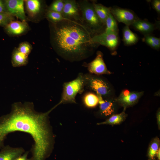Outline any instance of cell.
<instances>
[{
    "instance_id": "cell-28",
    "label": "cell",
    "mask_w": 160,
    "mask_h": 160,
    "mask_svg": "<svg viewBox=\"0 0 160 160\" xmlns=\"http://www.w3.org/2000/svg\"><path fill=\"white\" fill-rule=\"evenodd\" d=\"M17 49L20 52L28 56L31 51L32 47L29 42L24 41L21 43Z\"/></svg>"
},
{
    "instance_id": "cell-8",
    "label": "cell",
    "mask_w": 160,
    "mask_h": 160,
    "mask_svg": "<svg viewBox=\"0 0 160 160\" xmlns=\"http://www.w3.org/2000/svg\"><path fill=\"white\" fill-rule=\"evenodd\" d=\"M4 2L7 12L21 21H26L27 17L25 11L24 1L6 0Z\"/></svg>"
},
{
    "instance_id": "cell-2",
    "label": "cell",
    "mask_w": 160,
    "mask_h": 160,
    "mask_svg": "<svg viewBox=\"0 0 160 160\" xmlns=\"http://www.w3.org/2000/svg\"><path fill=\"white\" fill-rule=\"evenodd\" d=\"M51 44L56 52L70 61L81 60L90 56L98 45L92 41L94 36L83 24L65 20L49 22Z\"/></svg>"
},
{
    "instance_id": "cell-3",
    "label": "cell",
    "mask_w": 160,
    "mask_h": 160,
    "mask_svg": "<svg viewBox=\"0 0 160 160\" xmlns=\"http://www.w3.org/2000/svg\"><path fill=\"white\" fill-rule=\"evenodd\" d=\"M80 10L83 24L93 35L103 32L105 25L97 16L93 3L88 0L77 1Z\"/></svg>"
},
{
    "instance_id": "cell-24",
    "label": "cell",
    "mask_w": 160,
    "mask_h": 160,
    "mask_svg": "<svg viewBox=\"0 0 160 160\" xmlns=\"http://www.w3.org/2000/svg\"><path fill=\"white\" fill-rule=\"evenodd\" d=\"M46 17L50 22L56 23L65 20L61 14L47 9L45 15Z\"/></svg>"
},
{
    "instance_id": "cell-33",
    "label": "cell",
    "mask_w": 160,
    "mask_h": 160,
    "mask_svg": "<svg viewBox=\"0 0 160 160\" xmlns=\"http://www.w3.org/2000/svg\"><path fill=\"white\" fill-rule=\"evenodd\" d=\"M156 157L157 158V159H160V148L159 149L156 155Z\"/></svg>"
},
{
    "instance_id": "cell-29",
    "label": "cell",
    "mask_w": 160,
    "mask_h": 160,
    "mask_svg": "<svg viewBox=\"0 0 160 160\" xmlns=\"http://www.w3.org/2000/svg\"><path fill=\"white\" fill-rule=\"evenodd\" d=\"M152 6L153 8L158 13H160V0H154L152 1Z\"/></svg>"
},
{
    "instance_id": "cell-25",
    "label": "cell",
    "mask_w": 160,
    "mask_h": 160,
    "mask_svg": "<svg viewBox=\"0 0 160 160\" xmlns=\"http://www.w3.org/2000/svg\"><path fill=\"white\" fill-rule=\"evenodd\" d=\"M144 40L147 44L152 48L156 49L160 48V38L149 34L145 35Z\"/></svg>"
},
{
    "instance_id": "cell-31",
    "label": "cell",
    "mask_w": 160,
    "mask_h": 160,
    "mask_svg": "<svg viewBox=\"0 0 160 160\" xmlns=\"http://www.w3.org/2000/svg\"><path fill=\"white\" fill-rule=\"evenodd\" d=\"M6 12H7L4 1L0 0V13Z\"/></svg>"
},
{
    "instance_id": "cell-34",
    "label": "cell",
    "mask_w": 160,
    "mask_h": 160,
    "mask_svg": "<svg viewBox=\"0 0 160 160\" xmlns=\"http://www.w3.org/2000/svg\"><path fill=\"white\" fill-rule=\"evenodd\" d=\"M153 160H158V159H153Z\"/></svg>"
},
{
    "instance_id": "cell-27",
    "label": "cell",
    "mask_w": 160,
    "mask_h": 160,
    "mask_svg": "<svg viewBox=\"0 0 160 160\" xmlns=\"http://www.w3.org/2000/svg\"><path fill=\"white\" fill-rule=\"evenodd\" d=\"M14 18L7 12L0 13V26L4 28L11 21L14 20Z\"/></svg>"
},
{
    "instance_id": "cell-26",
    "label": "cell",
    "mask_w": 160,
    "mask_h": 160,
    "mask_svg": "<svg viewBox=\"0 0 160 160\" xmlns=\"http://www.w3.org/2000/svg\"><path fill=\"white\" fill-rule=\"evenodd\" d=\"M64 6L63 0L53 1L47 8V10L62 14Z\"/></svg>"
},
{
    "instance_id": "cell-9",
    "label": "cell",
    "mask_w": 160,
    "mask_h": 160,
    "mask_svg": "<svg viewBox=\"0 0 160 160\" xmlns=\"http://www.w3.org/2000/svg\"><path fill=\"white\" fill-rule=\"evenodd\" d=\"M25 9L28 16L33 19L45 15L47 9L44 1L39 0L24 1Z\"/></svg>"
},
{
    "instance_id": "cell-12",
    "label": "cell",
    "mask_w": 160,
    "mask_h": 160,
    "mask_svg": "<svg viewBox=\"0 0 160 160\" xmlns=\"http://www.w3.org/2000/svg\"><path fill=\"white\" fill-rule=\"evenodd\" d=\"M103 54L100 51L97 53L95 59L86 65L89 72L96 75L110 74L111 72L106 66L103 57Z\"/></svg>"
},
{
    "instance_id": "cell-23",
    "label": "cell",
    "mask_w": 160,
    "mask_h": 160,
    "mask_svg": "<svg viewBox=\"0 0 160 160\" xmlns=\"http://www.w3.org/2000/svg\"><path fill=\"white\" fill-rule=\"evenodd\" d=\"M160 140L158 137L154 138L151 142L147 152L148 160L155 159L157 153L160 148Z\"/></svg>"
},
{
    "instance_id": "cell-4",
    "label": "cell",
    "mask_w": 160,
    "mask_h": 160,
    "mask_svg": "<svg viewBox=\"0 0 160 160\" xmlns=\"http://www.w3.org/2000/svg\"><path fill=\"white\" fill-rule=\"evenodd\" d=\"M85 85L84 75L80 73L74 79L65 83L61 99L57 104L76 103V97L82 92Z\"/></svg>"
},
{
    "instance_id": "cell-15",
    "label": "cell",
    "mask_w": 160,
    "mask_h": 160,
    "mask_svg": "<svg viewBox=\"0 0 160 160\" xmlns=\"http://www.w3.org/2000/svg\"><path fill=\"white\" fill-rule=\"evenodd\" d=\"M1 149L0 160H14L25 152L22 147H13L9 145L4 146Z\"/></svg>"
},
{
    "instance_id": "cell-5",
    "label": "cell",
    "mask_w": 160,
    "mask_h": 160,
    "mask_svg": "<svg viewBox=\"0 0 160 160\" xmlns=\"http://www.w3.org/2000/svg\"><path fill=\"white\" fill-rule=\"evenodd\" d=\"M85 85L95 92L97 95L109 97L113 93L112 89L108 83L102 78L90 74L84 75Z\"/></svg>"
},
{
    "instance_id": "cell-17",
    "label": "cell",
    "mask_w": 160,
    "mask_h": 160,
    "mask_svg": "<svg viewBox=\"0 0 160 160\" xmlns=\"http://www.w3.org/2000/svg\"><path fill=\"white\" fill-rule=\"evenodd\" d=\"M11 62L14 67H19L27 65L28 62V56L19 51L15 48L12 53Z\"/></svg>"
},
{
    "instance_id": "cell-18",
    "label": "cell",
    "mask_w": 160,
    "mask_h": 160,
    "mask_svg": "<svg viewBox=\"0 0 160 160\" xmlns=\"http://www.w3.org/2000/svg\"><path fill=\"white\" fill-rule=\"evenodd\" d=\"M123 33V41L126 45H132L137 42V36L130 29L129 26L126 25L124 28Z\"/></svg>"
},
{
    "instance_id": "cell-16",
    "label": "cell",
    "mask_w": 160,
    "mask_h": 160,
    "mask_svg": "<svg viewBox=\"0 0 160 160\" xmlns=\"http://www.w3.org/2000/svg\"><path fill=\"white\" fill-rule=\"evenodd\" d=\"M132 25L135 29L145 35L150 34L156 28L154 24L139 18L136 20Z\"/></svg>"
},
{
    "instance_id": "cell-6",
    "label": "cell",
    "mask_w": 160,
    "mask_h": 160,
    "mask_svg": "<svg viewBox=\"0 0 160 160\" xmlns=\"http://www.w3.org/2000/svg\"><path fill=\"white\" fill-rule=\"evenodd\" d=\"M92 40L95 44L105 46L111 50L116 49L119 42L118 33L113 32H104L94 35Z\"/></svg>"
},
{
    "instance_id": "cell-11",
    "label": "cell",
    "mask_w": 160,
    "mask_h": 160,
    "mask_svg": "<svg viewBox=\"0 0 160 160\" xmlns=\"http://www.w3.org/2000/svg\"><path fill=\"white\" fill-rule=\"evenodd\" d=\"M143 94V91L130 92L127 90H125L121 92L116 98V100L119 104L125 109L137 103Z\"/></svg>"
},
{
    "instance_id": "cell-19",
    "label": "cell",
    "mask_w": 160,
    "mask_h": 160,
    "mask_svg": "<svg viewBox=\"0 0 160 160\" xmlns=\"http://www.w3.org/2000/svg\"><path fill=\"white\" fill-rule=\"evenodd\" d=\"M94 8L97 16L105 25V20L111 12V7H106L101 4L93 3Z\"/></svg>"
},
{
    "instance_id": "cell-22",
    "label": "cell",
    "mask_w": 160,
    "mask_h": 160,
    "mask_svg": "<svg viewBox=\"0 0 160 160\" xmlns=\"http://www.w3.org/2000/svg\"><path fill=\"white\" fill-rule=\"evenodd\" d=\"M85 106L87 108H92L96 106L99 103V98L96 94L88 92L84 96L83 99Z\"/></svg>"
},
{
    "instance_id": "cell-20",
    "label": "cell",
    "mask_w": 160,
    "mask_h": 160,
    "mask_svg": "<svg viewBox=\"0 0 160 160\" xmlns=\"http://www.w3.org/2000/svg\"><path fill=\"white\" fill-rule=\"evenodd\" d=\"M125 109H124V111L120 113L112 115L105 121L98 123L97 124H109L113 125L120 124L125 120L127 116V114L125 112Z\"/></svg>"
},
{
    "instance_id": "cell-30",
    "label": "cell",
    "mask_w": 160,
    "mask_h": 160,
    "mask_svg": "<svg viewBox=\"0 0 160 160\" xmlns=\"http://www.w3.org/2000/svg\"><path fill=\"white\" fill-rule=\"evenodd\" d=\"M29 152L28 151L25 152L22 155L17 157L14 160H31L30 158H28Z\"/></svg>"
},
{
    "instance_id": "cell-14",
    "label": "cell",
    "mask_w": 160,
    "mask_h": 160,
    "mask_svg": "<svg viewBox=\"0 0 160 160\" xmlns=\"http://www.w3.org/2000/svg\"><path fill=\"white\" fill-rule=\"evenodd\" d=\"M97 95L99 100L100 113L105 116L113 114L115 110L116 105L118 103L116 98L109 97L104 100L101 96Z\"/></svg>"
},
{
    "instance_id": "cell-32",
    "label": "cell",
    "mask_w": 160,
    "mask_h": 160,
    "mask_svg": "<svg viewBox=\"0 0 160 160\" xmlns=\"http://www.w3.org/2000/svg\"><path fill=\"white\" fill-rule=\"evenodd\" d=\"M156 118L158 127L160 129V112L159 109L158 111L156 114Z\"/></svg>"
},
{
    "instance_id": "cell-21",
    "label": "cell",
    "mask_w": 160,
    "mask_h": 160,
    "mask_svg": "<svg viewBox=\"0 0 160 160\" xmlns=\"http://www.w3.org/2000/svg\"><path fill=\"white\" fill-rule=\"evenodd\" d=\"M105 26L104 32L118 33L119 29L116 20L111 12L105 20Z\"/></svg>"
},
{
    "instance_id": "cell-10",
    "label": "cell",
    "mask_w": 160,
    "mask_h": 160,
    "mask_svg": "<svg viewBox=\"0 0 160 160\" xmlns=\"http://www.w3.org/2000/svg\"><path fill=\"white\" fill-rule=\"evenodd\" d=\"M111 12L116 20L129 26L139 18L132 11L119 7H111Z\"/></svg>"
},
{
    "instance_id": "cell-13",
    "label": "cell",
    "mask_w": 160,
    "mask_h": 160,
    "mask_svg": "<svg viewBox=\"0 0 160 160\" xmlns=\"http://www.w3.org/2000/svg\"><path fill=\"white\" fill-rule=\"evenodd\" d=\"M5 32L12 36H20L25 34L29 29L26 21L13 20L4 28Z\"/></svg>"
},
{
    "instance_id": "cell-7",
    "label": "cell",
    "mask_w": 160,
    "mask_h": 160,
    "mask_svg": "<svg viewBox=\"0 0 160 160\" xmlns=\"http://www.w3.org/2000/svg\"><path fill=\"white\" fill-rule=\"evenodd\" d=\"M64 6L62 13L65 19L83 24L81 14L77 1L75 0H63Z\"/></svg>"
},
{
    "instance_id": "cell-1",
    "label": "cell",
    "mask_w": 160,
    "mask_h": 160,
    "mask_svg": "<svg viewBox=\"0 0 160 160\" xmlns=\"http://www.w3.org/2000/svg\"><path fill=\"white\" fill-rule=\"evenodd\" d=\"M57 106L45 112L36 111L33 103L25 102L13 103L10 112L0 116V149L9 134L16 131L27 133L33 138L31 160H45L54 148L55 135L49 115Z\"/></svg>"
}]
</instances>
